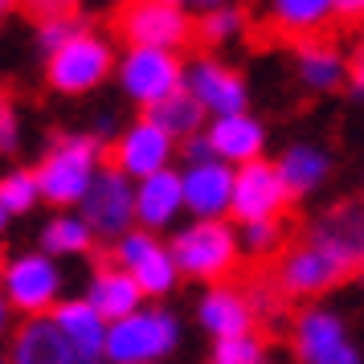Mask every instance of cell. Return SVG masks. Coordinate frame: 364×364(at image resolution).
I'll return each instance as SVG.
<instances>
[{
    "label": "cell",
    "instance_id": "obj_1",
    "mask_svg": "<svg viewBox=\"0 0 364 364\" xmlns=\"http://www.w3.org/2000/svg\"><path fill=\"white\" fill-rule=\"evenodd\" d=\"M102 164H107V156L95 135H58L33 172L41 184V197L50 205H82Z\"/></svg>",
    "mask_w": 364,
    "mask_h": 364
},
{
    "label": "cell",
    "instance_id": "obj_2",
    "mask_svg": "<svg viewBox=\"0 0 364 364\" xmlns=\"http://www.w3.org/2000/svg\"><path fill=\"white\" fill-rule=\"evenodd\" d=\"M266 279H270V287H274L287 303H299V299L323 295V291H331V287H340V282H348V279H356V274H352L336 254H328L319 242H311V237L303 233L299 242H287V246L270 258Z\"/></svg>",
    "mask_w": 364,
    "mask_h": 364
},
{
    "label": "cell",
    "instance_id": "obj_3",
    "mask_svg": "<svg viewBox=\"0 0 364 364\" xmlns=\"http://www.w3.org/2000/svg\"><path fill=\"white\" fill-rule=\"evenodd\" d=\"M115 70H119V58H115V50H111V41L82 25L62 50L46 58V82H50L58 95H90V90L102 86Z\"/></svg>",
    "mask_w": 364,
    "mask_h": 364
},
{
    "label": "cell",
    "instance_id": "obj_4",
    "mask_svg": "<svg viewBox=\"0 0 364 364\" xmlns=\"http://www.w3.org/2000/svg\"><path fill=\"white\" fill-rule=\"evenodd\" d=\"M172 258L181 266L188 279H200V282H230L237 274V237L233 230L213 217V221H193L188 230L176 233L172 242Z\"/></svg>",
    "mask_w": 364,
    "mask_h": 364
},
{
    "label": "cell",
    "instance_id": "obj_5",
    "mask_svg": "<svg viewBox=\"0 0 364 364\" xmlns=\"http://www.w3.org/2000/svg\"><path fill=\"white\" fill-rule=\"evenodd\" d=\"M115 29L127 46L181 53L197 37V21L188 17V9L168 4V0H132V4H123Z\"/></svg>",
    "mask_w": 364,
    "mask_h": 364
},
{
    "label": "cell",
    "instance_id": "obj_6",
    "mask_svg": "<svg viewBox=\"0 0 364 364\" xmlns=\"http://www.w3.org/2000/svg\"><path fill=\"white\" fill-rule=\"evenodd\" d=\"M184 66H188V62H181V53H172V50L127 46L123 58H119L115 78H119V86H123V95L148 111L156 102H164L168 95L184 90Z\"/></svg>",
    "mask_w": 364,
    "mask_h": 364
},
{
    "label": "cell",
    "instance_id": "obj_7",
    "mask_svg": "<svg viewBox=\"0 0 364 364\" xmlns=\"http://www.w3.org/2000/svg\"><path fill=\"white\" fill-rule=\"evenodd\" d=\"M82 217L90 221V230L99 233V237H123V233H132V221L135 217V184L127 172H119V168L102 164V172L95 176L90 184V193L82 200Z\"/></svg>",
    "mask_w": 364,
    "mask_h": 364
},
{
    "label": "cell",
    "instance_id": "obj_8",
    "mask_svg": "<svg viewBox=\"0 0 364 364\" xmlns=\"http://www.w3.org/2000/svg\"><path fill=\"white\" fill-rule=\"evenodd\" d=\"M291 184L282 181L279 164H266V160H254V164L237 168V184H233V209L230 213L250 225V221H270V217H282L291 209Z\"/></svg>",
    "mask_w": 364,
    "mask_h": 364
},
{
    "label": "cell",
    "instance_id": "obj_9",
    "mask_svg": "<svg viewBox=\"0 0 364 364\" xmlns=\"http://www.w3.org/2000/svg\"><path fill=\"white\" fill-rule=\"evenodd\" d=\"M172 135L164 127H156L148 115H139L127 127V132L119 135L111 151H107V164L119 168V172H127L132 181H148L156 172H164L168 160H172Z\"/></svg>",
    "mask_w": 364,
    "mask_h": 364
},
{
    "label": "cell",
    "instance_id": "obj_10",
    "mask_svg": "<svg viewBox=\"0 0 364 364\" xmlns=\"http://www.w3.org/2000/svg\"><path fill=\"white\" fill-rule=\"evenodd\" d=\"M184 90H193L197 102L213 119L217 115H237V111H246V102H250L246 78L233 66L209 58V53H200V58H193V62L184 66Z\"/></svg>",
    "mask_w": 364,
    "mask_h": 364
},
{
    "label": "cell",
    "instance_id": "obj_11",
    "mask_svg": "<svg viewBox=\"0 0 364 364\" xmlns=\"http://www.w3.org/2000/svg\"><path fill=\"white\" fill-rule=\"evenodd\" d=\"M176 344V323L164 311L127 315L107 331V356L119 364H144L151 356H164Z\"/></svg>",
    "mask_w": 364,
    "mask_h": 364
},
{
    "label": "cell",
    "instance_id": "obj_12",
    "mask_svg": "<svg viewBox=\"0 0 364 364\" xmlns=\"http://www.w3.org/2000/svg\"><path fill=\"white\" fill-rule=\"evenodd\" d=\"M111 258H115L123 270H132L135 282L144 287V295H164L172 279H176V258H172V246H160L151 230H132L123 233L115 246H111Z\"/></svg>",
    "mask_w": 364,
    "mask_h": 364
},
{
    "label": "cell",
    "instance_id": "obj_13",
    "mask_svg": "<svg viewBox=\"0 0 364 364\" xmlns=\"http://www.w3.org/2000/svg\"><path fill=\"white\" fill-rule=\"evenodd\" d=\"M58 270H53L50 254H25L4 266V295L25 319L29 315H46L58 299Z\"/></svg>",
    "mask_w": 364,
    "mask_h": 364
},
{
    "label": "cell",
    "instance_id": "obj_14",
    "mask_svg": "<svg viewBox=\"0 0 364 364\" xmlns=\"http://www.w3.org/2000/svg\"><path fill=\"white\" fill-rule=\"evenodd\" d=\"M307 237L336 254L352 274H364V200H344L328 209L319 221H311Z\"/></svg>",
    "mask_w": 364,
    "mask_h": 364
},
{
    "label": "cell",
    "instance_id": "obj_15",
    "mask_svg": "<svg viewBox=\"0 0 364 364\" xmlns=\"http://www.w3.org/2000/svg\"><path fill=\"white\" fill-rule=\"evenodd\" d=\"M291 344H295V356L303 364H360L356 348L344 340L340 319H331V315H323V311L295 315Z\"/></svg>",
    "mask_w": 364,
    "mask_h": 364
},
{
    "label": "cell",
    "instance_id": "obj_16",
    "mask_svg": "<svg viewBox=\"0 0 364 364\" xmlns=\"http://www.w3.org/2000/svg\"><path fill=\"white\" fill-rule=\"evenodd\" d=\"M233 184H237V168L225 164V160L188 164L184 168V209H193L200 221H213V217L230 213Z\"/></svg>",
    "mask_w": 364,
    "mask_h": 364
},
{
    "label": "cell",
    "instance_id": "obj_17",
    "mask_svg": "<svg viewBox=\"0 0 364 364\" xmlns=\"http://www.w3.org/2000/svg\"><path fill=\"white\" fill-rule=\"evenodd\" d=\"M13 364H82L70 344V336L58 328V319L29 315L13 331Z\"/></svg>",
    "mask_w": 364,
    "mask_h": 364
},
{
    "label": "cell",
    "instance_id": "obj_18",
    "mask_svg": "<svg viewBox=\"0 0 364 364\" xmlns=\"http://www.w3.org/2000/svg\"><path fill=\"white\" fill-rule=\"evenodd\" d=\"M144 295V287L135 282L132 270H123V266L111 258V254H95V282H90V299L86 303H95V311L102 319H127L135 315V303Z\"/></svg>",
    "mask_w": 364,
    "mask_h": 364
},
{
    "label": "cell",
    "instance_id": "obj_19",
    "mask_svg": "<svg viewBox=\"0 0 364 364\" xmlns=\"http://www.w3.org/2000/svg\"><path fill=\"white\" fill-rule=\"evenodd\" d=\"M209 144H213L217 160L242 168V164H254L262 160V148H266V127L250 111H237V115H217L209 119Z\"/></svg>",
    "mask_w": 364,
    "mask_h": 364
},
{
    "label": "cell",
    "instance_id": "obj_20",
    "mask_svg": "<svg viewBox=\"0 0 364 364\" xmlns=\"http://www.w3.org/2000/svg\"><path fill=\"white\" fill-rule=\"evenodd\" d=\"M200 323L209 331H217V340L254 336V328H262L258 323V311H254V303L246 295V287L237 291L233 282H221V287H213L205 295V303H200Z\"/></svg>",
    "mask_w": 364,
    "mask_h": 364
},
{
    "label": "cell",
    "instance_id": "obj_21",
    "mask_svg": "<svg viewBox=\"0 0 364 364\" xmlns=\"http://www.w3.org/2000/svg\"><path fill=\"white\" fill-rule=\"evenodd\" d=\"M184 209V172H156L135 184V217L144 230H164L172 217Z\"/></svg>",
    "mask_w": 364,
    "mask_h": 364
},
{
    "label": "cell",
    "instance_id": "obj_22",
    "mask_svg": "<svg viewBox=\"0 0 364 364\" xmlns=\"http://www.w3.org/2000/svg\"><path fill=\"white\" fill-rule=\"evenodd\" d=\"M295 78L299 86H307L315 95H328L340 82H348V58L328 41L307 37V41L295 46Z\"/></svg>",
    "mask_w": 364,
    "mask_h": 364
},
{
    "label": "cell",
    "instance_id": "obj_23",
    "mask_svg": "<svg viewBox=\"0 0 364 364\" xmlns=\"http://www.w3.org/2000/svg\"><path fill=\"white\" fill-rule=\"evenodd\" d=\"M270 25L287 37H319L336 21V0H266Z\"/></svg>",
    "mask_w": 364,
    "mask_h": 364
},
{
    "label": "cell",
    "instance_id": "obj_24",
    "mask_svg": "<svg viewBox=\"0 0 364 364\" xmlns=\"http://www.w3.org/2000/svg\"><path fill=\"white\" fill-rule=\"evenodd\" d=\"M53 319L70 336L78 360L102 364V356H107V331H102V315L95 311V303H62V307H53Z\"/></svg>",
    "mask_w": 364,
    "mask_h": 364
},
{
    "label": "cell",
    "instance_id": "obj_25",
    "mask_svg": "<svg viewBox=\"0 0 364 364\" xmlns=\"http://www.w3.org/2000/svg\"><path fill=\"white\" fill-rule=\"evenodd\" d=\"M144 115L156 123V127H164L176 144H184L188 135H200L205 132V107L197 102V95L193 90H176V95H168L164 102H156V107H148Z\"/></svg>",
    "mask_w": 364,
    "mask_h": 364
},
{
    "label": "cell",
    "instance_id": "obj_26",
    "mask_svg": "<svg viewBox=\"0 0 364 364\" xmlns=\"http://www.w3.org/2000/svg\"><path fill=\"white\" fill-rule=\"evenodd\" d=\"M282 181L291 184V193H311V188H319V184L328 181L331 172V156L323 148H315V144H295V148L282 151Z\"/></svg>",
    "mask_w": 364,
    "mask_h": 364
},
{
    "label": "cell",
    "instance_id": "obj_27",
    "mask_svg": "<svg viewBox=\"0 0 364 364\" xmlns=\"http://www.w3.org/2000/svg\"><path fill=\"white\" fill-rule=\"evenodd\" d=\"M95 237L99 233L90 230L86 217L62 213L41 230V246H46V254H86V250H95Z\"/></svg>",
    "mask_w": 364,
    "mask_h": 364
},
{
    "label": "cell",
    "instance_id": "obj_28",
    "mask_svg": "<svg viewBox=\"0 0 364 364\" xmlns=\"http://www.w3.org/2000/svg\"><path fill=\"white\" fill-rule=\"evenodd\" d=\"M242 33H246V13H242L237 4L209 9V13H200V21H197V41L209 46V50H221V46L237 41Z\"/></svg>",
    "mask_w": 364,
    "mask_h": 364
},
{
    "label": "cell",
    "instance_id": "obj_29",
    "mask_svg": "<svg viewBox=\"0 0 364 364\" xmlns=\"http://www.w3.org/2000/svg\"><path fill=\"white\" fill-rule=\"evenodd\" d=\"M37 200H41L37 172H9V176L0 181V217H4V221L29 213Z\"/></svg>",
    "mask_w": 364,
    "mask_h": 364
},
{
    "label": "cell",
    "instance_id": "obj_30",
    "mask_svg": "<svg viewBox=\"0 0 364 364\" xmlns=\"http://www.w3.org/2000/svg\"><path fill=\"white\" fill-rule=\"evenodd\" d=\"M242 237H246V250L254 258H274V254L287 246V221H282V217L250 221L246 230H242Z\"/></svg>",
    "mask_w": 364,
    "mask_h": 364
},
{
    "label": "cell",
    "instance_id": "obj_31",
    "mask_svg": "<svg viewBox=\"0 0 364 364\" xmlns=\"http://www.w3.org/2000/svg\"><path fill=\"white\" fill-rule=\"evenodd\" d=\"M217 364H262V340L258 336L217 340Z\"/></svg>",
    "mask_w": 364,
    "mask_h": 364
},
{
    "label": "cell",
    "instance_id": "obj_32",
    "mask_svg": "<svg viewBox=\"0 0 364 364\" xmlns=\"http://www.w3.org/2000/svg\"><path fill=\"white\" fill-rule=\"evenodd\" d=\"M78 29H82V25H78L74 17L41 21V25H37V50H41L46 58H50V53H58V50H62V46H66V41H70L74 33H78Z\"/></svg>",
    "mask_w": 364,
    "mask_h": 364
},
{
    "label": "cell",
    "instance_id": "obj_33",
    "mask_svg": "<svg viewBox=\"0 0 364 364\" xmlns=\"http://www.w3.org/2000/svg\"><path fill=\"white\" fill-rule=\"evenodd\" d=\"M21 9L41 25V21H58V17H74L78 0H21Z\"/></svg>",
    "mask_w": 364,
    "mask_h": 364
},
{
    "label": "cell",
    "instance_id": "obj_34",
    "mask_svg": "<svg viewBox=\"0 0 364 364\" xmlns=\"http://www.w3.org/2000/svg\"><path fill=\"white\" fill-rule=\"evenodd\" d=\"M181 151H184V160H188V164H209V160H217L213 144H209V132L188 135V139L181 144Z\"/></svg>",
    "mask_w": 364,
    "mask_h": 364
},
{
    "label": "cell",
    "instance_id": "obj_35",
    "mask_svg": "<svg viewBox=\"0 0 364 364\" xmlns=\"http://www.w3.org/2000/svg\"><path fill=\"white\" fill-rule=\"evenodd\" d=\"M0 148L4 151L17 148V115H13V102L0 107Z\"/></svg>",
    "mask_w": 364,
    "mask_h": 364
},
{
    "label": "cell",
    "instance_id": "obj_36",
    "mask_svg": "<svg viewBox=\"0 0 364 364\" xmlns=\"http://www.w3.org/2000/svg\"><path fill=\"white\" fill-rule=\"evenodd\" d=\"M348 86H352V90L364 99V41L356 46V53L348 58Z\"/></svg>",
    "mask_w": 364,
    "mask_h": 364
},
{
    "label": "cell",
    "instance_id": "obj_37",
    "mask_svg": "<svg viewBox=\"0 0 364 364\" xmlns=\"http://www.w3.org/2000/svg\"><path fill=\"white\" fill-rule=\"evenodd\" d=\"M336 17L340 21H364V0H336Z\"/></svg>",
    "mask_w": 364,
    "mask_h": 364
},
{
    "label": "cell",
    "instance_id": "obj_38",
    "mask_svg": "<svg viewBox=\"0 0 364 364\" xmlns=\"http://www.w3.org/2000/svg\"><path fill=\"white\" fill-rule=\"evenodd\" d=\"M230 0H193V9H200V13H209V9H225Z\"/></svg>",
    "mask_w": 364,
    "mask_h": 364
},
{
    "label": "cell",
    "instance_id": "obj_39",
    "mask_svg": "<svg viewBox=\"0 0 364 364\" xmlns=\"http://www.w3.org/2000/svg\"><path fill=\"white\" fill-rule=\"evenodd\" d=\"M0 9H9V13H13V9H21V0H0Z\"/></svg>",
    "mask_w": 364,
    "mask_h": 364
},
{
    "label": "cell",
    "instance_id": "obj_40",
    "mask_svg": "<svg viewBox=\"0 0 364 364\" xmlns=\"http://www.w3.org/2000/svg\"><path fill=\"white\" fill-rule=\"evenodd\" d=\"M168 4H181V9H184V4H193V0H168Z\"/></svg>",
    "mask_w": 364,
    "mask_h": 364
}]
</instances>
